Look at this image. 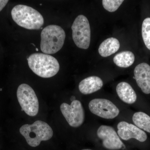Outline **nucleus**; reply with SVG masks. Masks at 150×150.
Returning <instances> with one entry per match:
<instances>
[{"label":"nucleus","mask_w":150,"mask_h":150,"mask_svg":"<svg viewBox=\"0 0 150 150\" xmlns=\"http://www.w3.org/2000/svg\"><path fill=\"white\" fill-rule=\"evenodd\" d=\"M28 62L30 69L40 77H52L58 73L60 69L57 59L48 54L34 53L29 56Z\"/></svg>","instance_id":"f257e3e1"},{"label":"nucleus","mask_w":150,"mask_h":150,"mask_svg":"<svg viewBox=\"0 0 150 150\" xmlns=\"http://www.w3.org/2000/svg\"><path fill=\"white\" fill-rule=\"evenodd\" d=\"M14 21L20 26L29 30H38L44 24L41 14L35 9L24 5H18L11 11Z\"/></svg>","instance_id":"f03ea898"},{"label":"nucleus","mask_w":150,"mask_h":150,"mask_svg":"<svg viewBox=\"0 0 150 150\" xmlns=\"http://www.w3.org/2000/svg\"><path fill=\"white\" fill-rule=\"evenodd\" d=\"M40 49L46 54H56L63 46L66 33L61 26L51 25L43 28L41 32Z\"/></svg>","instance_id":"7ed1b4c3"},{"label":"nucleus","mask_w":150,"mask_h":150,"mask_svg":"<svg viewBox=\"0 0 150 150\" xmlns=\"http://www.w3.org/2000/svg\"><path fill=\"white\" fill-rule=\"evenodd\" d=\"M20 134L28 145L33 147L39 146L42 141L50 139L53 136L51 126L41 121H36L32 124H25L21 127Z\"/></svg>","instance_id":"20e7f679"},{"label":"nucleus","mask_w":150,"mask_h":150,"mask_svg":"<svg viewBox=\"0 0 150 150\" xmlns=\"http://www.w3.org/2000/svg\"><path fill=\"white\" fill-rule=\"evenodd\" d=\"M17 97L22 111L30 116L37 115L39 111V101L35 91L30 86L25 83L19 86Z\"/></svg>","instance_id":"39448f33"},{"label":"nucleus","mask_w":150,"mask_h":150,"mask_svg":"<svg viewBox=\"0 0 150 150\" xmlns=\"http://www.w3.org/2000/svg\"><path fill=\"white\" fill-rule=\"evenodd\" d=\"M74 42L79 48L87 49L91 41V28L88 19L84 16L79 15L71 27Z\"/></svg>","instance_id":"423d86ee"},{"label":"nucleus","mask_w":150,"mask_h":150,"mask_svg":"<svg viewBox=\"0 0 150 150\" xmlns=\"http://www.w3.org/2000/svg\"><path fill=\"white\" fill-rule=\"evenodd\" d=\"M60 110L70 126L77 128L83 124L84 111L79 100H75L71 105L64 103L60 106Z\"/></svg>","instance_id":"0eeeda50"},{"label":"nucleus","mask_w":150,"mask_h":150,"mask_svg":"<svg viewBox=\"0 0 150 150\" xmlns=\"http://www.w3.org/2000/svg\"><path fill=\"white\" fill-rule=\"evenodd\" d=\"M89 108L93 114L104 119H113L119 114L118 108L110 100L103 98L92 100Z\"/></svg>","instance_id":"6e6552de"},{"label":"nucleus","mask_w":150,"mask_h":150,"mask_svg":"<svg viewBox=\"0 0 150 150\" xmlns=\"http://www.w3.org/2000/svg\"><path fill=\"white\" fill-rule=\"evenodd\" d=\"M98 137L102 141L103 147L110 150H124L126 146L112 127L106 125L100 126L97 131Z\"/></svg>","instance_id":"1a4fd4ad"},{"label":"nucleus","mask_w":150,"mask_h":150,"mask_svg":"<svg viewBox=\"0 0 150 150\" xmlns=\"http://www.w3.org/2000/svg\"><path fill=\"white\" fill-rule=\"evenodd\" d=\"M117 129L118 136L125 141L134 139L139 142H144L147 139V136L144 131L137 126L126 121L119 122L117 125Z\"/></svg>","instance_id":"9d476101"},{"label":"nucleus","mask_w":150,"mask_h":150,"mask_svg":"<svg viewBox=\"0 0 150 150\" xmlns=\"http://www.w3.org/2000/svg\"><path fill=\"white\" fill-rule=\"evenodd\" d=\"M134 77L137 85L146 94L150 93V66L142 63L137 65L134 71Z\"/></svg>","instance_id":"9b49d317"},{"label":"nucleus","mask_w":150,"mask_h":150,"mask_svg":"<svg viewBox=\"0 0 150 150\" xmlns=\"http://www.w3.org/2000/svg\"><path fill=\"white\" fill-rule=\"evenodd\" d=\"M103 84V81L100 78L91 76L83 80L79 84V88L81 93L90 94L99 90Z\"/></svg>","instance_id":"f8f14e48"},{"label":"nucleus","mask_w":150,"mask_h":150,"mask_svg":"<svg viewBox=\"0 0 150 150\" xmlns=\"http://www.w3.org/2000/svg\"><path fill=\"white\" fill-rule=\"evenodd\" d=\"M116 92L123 102L131 104L136 102L137 95L134 89L128 83L122 82L116 86Z\"/></svg>","instance_id":"ddd939ff"},{"label":"nucleus","mask_w":150,"mask_h":150,"mask_svg":"<svg viewBox=\"0 0 150 150\" xmlns=\"http://www.w3.org/2000/svg\"><path fill=\"white\" fill-rule=\"evenodd\" d=\"M120 47L119 40L114 38H110L104 40L98 48L100 55L106 57L114 54L119 50Z\"/></svg>","instance_id":"4468645a"},{"label":"nucleus","mask_w":150,"mask_h":150,"mask_svg":"<svg viewBox=\"0 0 150 150\" xmlns=\"http://www.w3.org/2000/svg\"><path fill=\"white\" fill-rule=\"evenodd\" d=\"M135 56L132 52L125 51L118 53L113 58V62L121 68H128L134 64Z\"/></svg>","instance_id":"2eb2a0df"},{"label":"nucleus","mask_w":150,"mask_h":150,"mask_svg":"<svg viewBox=\"0 0 150 150\" xmlns=\"http://www.w3.org/2000/svg\"><path fill=\"white\" fill-rule=\"evenodd\" d=\"M134 124L142 130L150 133V117L145 112H135L132 117Z\"/></svg>","instance_id":"dca6fc26"},{"label":"nucleus","mask_w":150,"mask_h":150,"mask_svg":"<svg viewBox=\"0 0 150 150\" xmlns=\"http://www.w3.org/2000/svg\"><path fill=\"white\" fill-rule=\"evenodd\" d=\"M142 35L146 47L150 50V18H147L143 21Z\"/></svg>","instance_id":"f3484780"},{"label":"nucleus","mask_w":150,"mask_h":150,"mask_svg":"<svg viewBox=\"0 0 150 150\" xmlns=\"http://www.w3.org/2000/svg\"><path fill=\"white\" fill-rule=\"evenodd\" d=\"M123 2V0H103L102 4L105 10L113 12L118 9Z\"/></svg>","instance_id":"a211bd4d"},{"label":"nucleus","mask_w":150,"mask_h":150,"mask_svg":"<svg viewBox=\"0 0 150 150\" xmlns=\"http://www.w3.org/2000/svg\"><path fill=\"white\" fill-rule=\"evenodd\" d=\"M8 2V1L6 0H0V11L2 10L5 7Z\"/></svg>","instance_id":"6ab92c4d"},{"label":"nucleus","mask_w":150,"mask_h":150,"mask_svg":"<svg viewBox=\"0 0 150 150\" xmlns=\"http://www.w3.org/2000/svg\"><path fill=\"white\" fill-rule=\"evenodd\" d=\"M71 100L72 101H73V100H75V97L74 96H72L71 97Z\"/></svg>","instance_id":"aec40b11"},{"label":"nucleus","mask_w":150,"mask_h":150,"mask_svg":"<svg viewBox=\"0 0 150 150\" xmlns=\"http://www.w3.org/2000/svg\"><path fill=\"white\" fill-rule=\"evenodd\" d=\"M82 150H93L90 149H83Z\"/></svg>","instance_id":"412c9836"},{"label":"nucleus","mask_w":150,"mask_h":150,"mask_svg":"<svg viewBox=\"0 0 150 150\" xmlns=\"http://www.w3.org/2000/svg\"><path fill=\"white\" fill-rule=\"evenodd\" d=\"M36 51H38V48H36Z\"/></svg>","instance_id":"4be33fe9"}]
</instances>
